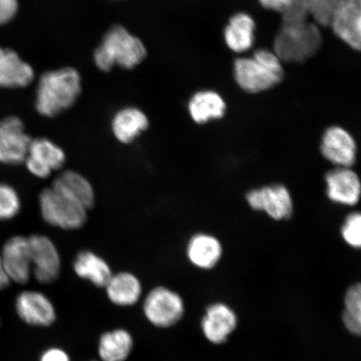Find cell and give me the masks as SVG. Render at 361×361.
<instances>
[{
    "label": "cell",
    "mask_w": 361,
    "mask_h": 361,
    "mask_svg": "<svg viewBox=\"0 0 361 361\" xmlns=\"http://www.w3.org/2000/svg\"><path fill=\"white\" fill-rule=\"evenodd\" d=\"M52 188L71 198L88 211L96 203V192L92 183L84 175L74 170H66L54 180Z\"/></svg>",
    "instance_id": "cell-22"
},
{
    "label": "cell",
    "mask_w": 361,
    "mask_h": 361,
    "mask_svg": "<svg viewBox=\"0 0 361 361\" xmlns=\"http://www.w3.org/2000/svg\"><path fill=\"white\" fill-rule=\"evenodd\" d=\"M342 319L352 335L361 336V283H355L347 290Z\"/></svg>",
    "instance_id": "cell-26"
},
{
    "label": "cell",
    "mask_w": 361,
    "mask_h": 361,
    "mask_svg": "<svg viewBox=\"0 0 361 361\" xmlns=\"http://www.w3.org/2000/svg\"><path fill=\"white\" fill-rule=\"evenodd\" d=\"M322 44V32L314 22L282 23L275 36L274 52L281 61L302 63L314 56Z\"/></svg>",
    "instance_id": "cell-4"
},
{
    "label": "cell",
    "mask_w": 361,
    "mask_h": 361,
    "mask_svg": "<svg viewBox=\"0 0 361 361\" xmlns=\"http://www.w3.org/2000/svg\"><path fill=\"white\" fill-rule=\"evenodd\" d=\"M146 45L142 40L121 25L111 27L104 35L102 42L94 49V66L102 72H110L113 67L133 70L145 61Z\"/></svg>",
    "instance_id": "cell-2"
},
{
    "label": "cell",
    "mask_w": 361,
    "mask_h": 361,
    "mask_svg": "<svg viewBox=\"0 0 361 361\" xmlns=\"http://www.w3.org/2000/svg\"><path fill=\"white\" fill-rule=\"evenodd\" d=\"M320 151L336 168H350L355 162L357 147L346 130L341 126H331L323 135Z\"/></svg>",
    "instance_id": "cell-14"
},
{
    "label": "cell",
    "mask_w": 361,
    "mask_h": 361,
    "mask_svg": "<svg viewBox=\"0 0 361 361\" xmlns=\"http://www.w3.org/2000/svg\"><path fill=\"white\" fill-rule=\"evenodd\" d=\"M20 210L21 200L19 193L11 185L0 183V221L16 218Z\"/></svg>",
    "instance_id": "cell-28"
},
{
    "label": "cell",
    "mask_w": 361,
    "mask_h": 361,
    "mask_svg": "<svg viewBox=\"0 0 361 361\" xmlns=\"http://www.w3.org/2000/svg\"><path fill=\"white\" fill-rule=\"evenodd\" d=\"M31 141L19 117L8 116L0 121V162L11 166L25 162Z\"/></svg>",
    "instance_id": "cell-7"
},
{
    "label": "cell",
    "mask_w": 361,
    "mask_h": 361,
    "mask_svg": "<svg viewBox=\"0 0 361 361\" xmlns=\"http://www.w3.org/2000/svg\"><path fill=\"white\" fill-rule=\"evenodd\" d=\"M282 61L274 52L260 49L250 58L234 61V78L239 87L248 93L264 92L281 83L283 78Z\"/></svg>",
    "instance_id": "cell-3"
},
{
    "label": "cell",
    "mask_w": 361,
    "mask_h": 361,
    "mask_svg": "<svg viewBox=\"0 0 361 361\" xmlns=\"http://www.w3.org/2000/svg\"><path fill=\"white\" fill-rule=\"evenodd\" d=\"M223 252V245L219 239L207 233L192 234L186 245V256L189 263L201 270L215 268L222 259Z\"/></svg>",
    "instance_id": "cell-18"
},
{
    "label": "cell",
    "mask_w": 361,
    "mask_h": 361,
    "mask_svg": "<svg viewBox=\"0 0 361 361\" xmlns=\"http://www.w3.org/2000/svg\"><path fill=\"white\" fill-rule=\"evenodd\" d=\"M66 161V152L48 138L31 141L28 156L25 161L30 173L38 178H47L53 171L60 170Z\"/></svg>",
    "instance_id": "cell-10"
},
{
    "label": "cell",
    "mask_w": 361,
    "mask_h": 361,
    "mask_svg": "<svg viewBox=\"0 0 361 361\" xmlns=\"http://www.w3.org/2000/svg\"><path fill=\"white\" fill-rule=\"evenodd\" d=\"M238 324L237 314L231 307L215 302L207 306L200 320L203 337L211 344L220 345L227 342Z\"/></svg>",
    "instance_id": "cell-11"
},
{
    "label": "cell",
    "mask_w": 361,
    "mask_h": 361,
    "mask_svg": "<svg viewBox=\"0 0 361 361\" xmlns=\"http://www.w3.org/2000/svg\"><path fill=\"white\" fill-rule=\"evenodd\" d=\"M142 311L152 326L170 329L182 322L186 314V304L178 292L168 286H157L143 296Z\"/></svg>",
    "instance_id": "cell-5"
},
{
    "label": "cell",
    "mask_w": 361,
    "mask_h": 361,
    "mask_svg": "<svg viewBox=\"0 0 361 361\" xmlns=\"http://www.w3.org/2000/svg\"><path fill=\"white\" fill-rule=\"evenodd\" d=\"M18 8L17 0H0V25L11 22L16 16Z\"/></svg>",
    "instance_id": "cell-30"
},
{
    "label": "cell",
    "mask_w": 361,
    "mask_h": 361,
    "mask_svg": "<svg viewBox=\"0 0 361 361\" xmlns=\"http://www.w3.org/2000/svg\"><path fill=\"white\" fill-rule=\"evenodd\" d=\"M341 0H295L315 25L323 27L331 25L334 15Z\"/></svg>",
    "instance_id": "cell-27"
},
{
    "label": "cell",
    "mask_w": 361,
    "mask_h": 361,
    "mask_svg": "<svg viewBox=\"0 0 361 361\" xmlns=\"http://www.w3.org/2000/svg\"><path fill=\"white\" fill-rule=\"evenodd\" d=\"M16 310L23 322L36 327L51 326L57 317L52 301L39 291L20 293L16 300Z\"/></svg>",
    "instance_id": "cell-12"
},
{
    "label": "cell",
    "mask_w": 361,
    "mask_h": 361,
    "mask_svg": "<svg viewBox=\"0 0 361 361\" xmlns=\"http://www.w3.org/2000/svg\"><path fill=\"white\" fill-rule=\"evenodd\" d=\"M40 214L52 227L74 231L82 228L88 220V210L51 188L39 195Z\"/></svg>",
    "instance_id": "cell-6"
},
{
    "label": "cell",
    "mask_w": 361,
    "mask_h": 361,
    "mask_svg": "<svg viewBox=\"0 0 361 361\" xmlns=\"http://www.w3.org/2000/svg\"><path fill=\"white\" fill-rule=\"evenodd\" d=\"M341 235L347 245L361 248V213L355 212L346 216L341 227Z\"/></svg>",
    "instance_id": "cell-29"
},
{
    "label": "cell",
    "mask_w": 361,
    "mask_h": 361,
    "mask_svg": "<svg viewBox=\"0 0 361 361\" xmlns=\"http://www.w3.org/2000/svg\"><path fill=\"white\" fill-rule=\"evenodd\" d=\"M81 92L82 80L75 68L63 67L45 72L36 90V110L43 116L55 117L73 106Z\"/></svg>",
    "instance_id": "cell-1"
},
{
    "label": "cell",
    "mask_w": 361,
    "mask_h": 361,
    "mask_svg": "<svg viewBox=\"0 0 361 361\" xmlns=\"http://www.w3.org/2000/svg\"><path fill=\"white\" fill-rule=\"evenodd\" d=\"M32 272L40 283H51L60 277L61 258L55 243L42 234L29 238Z\"/></svg>",
    "instance_id": "cell-8"
},
{
    "label": "cell",
    "mask_w": 361,
    "mask_h": 361,
    "mask_svg": "<svg viewBox=\"0 0 361 361\" xmlns=\"http://www.w3.org/2000/svg\"><path fill=\"white\" fill-rule=\"evenodd\" d=\"M227 105L222 96L214 90H203L192 94L188 103V111L193 123L205 125L222 119Z\"/></svg>",
    "instance_id": "cell-24"
},
{
    "label": "cell",
    "mask_w": 361,
    "mask_h": 361,
    "mask_svg": "<svg viewBox=\"0 0 361 361\" xmlns=\"http://www.w3.org/2000/svg\"><path fill=\"white\" fill-rule=\"evenodd\" d=\"M135 349V338L128 329L115 328L103 332L97 341L100 361H128Z\"/></svg>",
    "instance_id": "cell-21"
},
{
    "label": "cell",
    "mask_w": 361,
    "mask_h": 361,
    "mask_svg": "<svg viewBox=\"0 0 361 361\" xmlns=\"http://www.w3.org/2000/svg\"><path fill=\"white\" fill-rule=\"evenodd\" d=\"M72 267L76 276L99 288H105L114 274L103 257L89 250H81L75 255Z\"/></svg>",
    "instance_id": "cell-23"
},
{
    "label": "cell",
    "mask_w": 361,
    "mask_h": 361,
    "mask_svg": "<svg viewBox=\"0 0 361 361\" xmlns=\"http://www.w3.org/2000/svg\"><path fill=\"white\" fill-rule=\"evenodd\" d=\"M39 361H71V356L60 347H51L44 352Z\"/></svg>",
    "instance_id": "cell-31"
},
{
    "label": "cell",
    "mask_w": 361,
    "mask_h": 361,
    "mask_svg": "<svg viewBox=\"0 0 361 361\" xmlns=\"http://www.w3.org/2000/svg\"><path fill=\"white\" fill-rule=\"evenodd\" d=\"M89 361H100L99 360H89Z\"/></svg>",
    "instance_id": "cell-34"
},
{
    "label": "cell",
    "mask_w": 361,
    "mask_h": 361,
    "mask_svg": "<svg viewBox=\"0 0 361 361\" xmlns=\"http://www.w3.org/2000/svg\"><path fill=\"white\" fill-rule=\"evenodd\" d=\"M327 196L345 206L357 204L361 197V180L350 168H336L326 175Z\"/></svg>",
    "instance_id": "cell-16"
},
{
    "label": "cell",
    "mask_w": 361,
    "mask_h": 361,
    "mask_svg": "<svg viewBox=\"0 0 361 361\" xmlns=\"http://www.w3.org/2000/svg\"><path fill=\"white\" fill-rule=\"evenodd\" d=\"M329 26L343 42L361 51V0H341Z\"/></svg>",
    "instance_id": "cell-15"
},
{
    "label": "cell",
    "mask_w": 361,
    "mask_h": 361,
    "mask_svg": "<svg viewBox=\"0 0 361 361\" xmlns=\"http://www.w3.org/2000/svg\"><path fill=\"white\" fill-rule=\"evenodd\" d=\"M104 290L108 300L120 308L137 305L143 298L141 279L129 271L113 274Z\"/></svg>",
    "instance_id": "cell-17"
},
{
    "label": "cell",
    "mask_w": 361,
    "mask_h": 361,
    "mask_svg": "<svg viewBox=\"0 0 361 361\" xmlns=\"http://www.w3.org/2000/svg\"><path fill=\"white\" fill-rule=\"evenodd\" d=\"M35 79V71L11 49L0 47V88L28 87Z\"/></svg>",
    "instance_id": "cell-20"
},
{
    "label": "cell",
    "mask_w": 361,
    "mask_h": 361,
    "mask_svg": "<svg viewBox=\"0 0 361 361\" xmlns=\"http://www.w3.org/2000/svg\"><path fill=\"white\" fill-rule=\"evenodd\" d=\"M10 283V279L8 278L6 270L4 269L1 257H0V290L6 288Z\"/></svg>",
    "instance_id": "cell-33"
},
{
    "label": "cell",
    "mask_w": 361,
    "mask_h": 361,
    "mask_svg": "<svg viewBox=\"0 0 361 361\" xmlns=\"http://www.w3.org/2000/svg\"><path fill=\"white\" fill-rule=\"evenodd\" d=\"M255 30V22L250 15L245 13H236L225 27V43L233 52H245L254 44Z\"/></svg>",
    "instance_id": "cell-25"
},
{
    "label": "cell",
    "mask_w": 361,
    "mask_h": 361,
    "mask_svg": "<svg viewBox=\"0 0 361 361\" xmlns=\"http://www.w3.org/2000/svg\"><path fill=\"white\" fill-rule=\"evenodd\" d=\"M246 200L252 209L264 211L274 220L290 219L293 214L290 192L281 184L254 189L246 194Z\"/></svg>",
    "instance_id": "cell-9"
},
{
    "label": "cell",
    "mask_w": 361,
    "mask_h": 361,
    "mask_svg": "<svg viewBox=\"0 0 361 361\" xmlns=\"http://www.w3.org/2000/svg\"><path fill=\"white\" fill-rule=\"evenodd\" d=\"M150 126L146 113L135 106L121 108L113 116L111 129L117 142L130 145L147 132Z\"/></svg>",
    "instance_id": "cell-19"
},
{
    "label": "cell",
    "mask_w": 361,
    "mask_h": 361,
    "mask_svg": "<svg viewBox=\"0 0 361 361\" xmlns=\"http://www.w3.org/2000/svg\"><path fill=\"white\" fill-rule=\"evenodd\" d=\"M259 2L268 10L282 13L292 6L295 0H259Z\"/></svg>",
    "instance_id": "cell-32"
},
{
    "label": "cell",
    "mask_w": 361,
    "mask_h": 361,
    "mask_svg": "<svg viewBox=\"0 0 361 361\" xmlns=\"http://www.w3.org/2000/svg\"><path fill=\"white\" fill-rule=\"evenodd\" d=\"M0 257L11 282L20 284L29 282L32 274L29 238L17 235L8 239Z\"/></svg>",
    "instance_id": "cell-13"
}]
</instances>
